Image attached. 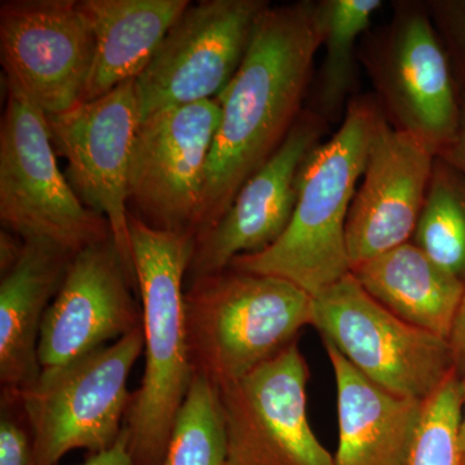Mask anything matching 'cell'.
Masks as SVG:
<instances>
[{
    "label": "cell",
    "instance_id": "1",
    "mask_svg": "<svg viewBox=\"0 0 465 465\" xmlns=\"http://www.w3.org/2000/svg\"><path fill=\"white\" fill-rule=\"evenodd\" d=\"M321 50L316 0L272 5L240 69L219 94L195 238L225 215L244 183L280 149L304 110Z\"/></svg>",
    "mask_w": 465,
    "mask_h": 465
},
{
    "label": "cell",
    "instance_id": "2",
    "mask_svg": "<svg viewBox=\"0 0 465 465\" xmlns=\"http://www.w3.org/2000/svg\"><path fill=\"white\" fill-rule=\"evenodd\" d=\"M381 116L372 94L353 97L338 131L305 159L286 231L268 249L237 256L228 268L281 278L312 298L351 273L349 210Z\"/></svg>",
    "mask_w": 465,
    "mask_h": 465
},
{
    "label": "cell",
    "instance_id": "3",
    "mask_svg": "<svg viewBox=\"0 0 465 465\" xmlns=\"http://www.w3.org/2000/svg\"><path fill=\"white\" fill-rule=\"evenodd\" d=\"M130 237L142 298L145 372L124 428L134 465H162L195 374L183 291L195 237L154 228L133 213Z\"/></svg>",
    "mask_w": 465,
    "mask_h": 465
},
{
    "label": "cell",
    "instance_id": "4",
    "mask_svg": "<svg viewBox=\"0 0 465 465\" xmlns=\"http://www.w3.org/2000/svg\"><path fill=\"white\" fill-rule=\"evenodd\" d=\"M185 312L193 366L220 385L295 342L312 326L313 298L281 278L226 268L189 281Z\"/></svg>",
    "mask_w": 465,
    "mask_h": 465
},
{
    "label": "cell",
    "instance_id": "5",
    "mask_svg": "<svg viewBox=\"0 0 465 465\" xmlns=\"http://www.w3.org/2000/svg\"><path fill=\"white\" fill-rule=\"evenodd\" d=\"M143 351L142 326L85 356L42 369L23 390L3 391L25 415L34 465H57L73 450L94 455L114 445L133 401L128 376Z\"/></svg>",
    "mask_w": 465,
    "mask_h": 465
},
{
    "label": "cell",
    "instance_id": "6",
    "mask_svg": "<svg viewBox=\"0 0 465 465\" xmlns=\"http://www.w3.org/2000/svg\"><path fill=\"white\" fill-rule=\"evenodd\" d=\"M387 23L358 47L385 121L423 140L439 155L454 139L461 94L424 0H394Z\"/></svg>",
    "mask_w": 465,
    "mask_h": 465
},
{
    "label": "cell",
    "instance_id": "7",
    "mask_svg": "<svg viewBox=\"0 0 465 465\" xmlns=\"http://www.w3.org/2000/svg\"><path fill=\"white\" fill-rule=\"evenodd\" d=\"M0 127V220L21 240H45L69 252L112 238L105 217L85 206L57 166L47 115L5 78Z\"/></svg>",
    "mask_w": 465,
    "mask_h": 465
},
{
    "label": "cell",
    "instance_id": "8",
    "mask_svg": "<svg viewBox=\"0 0 465 465\" xmlns=\"http://www.w3.org/2000/svg\"><path fill=\"white\" fill-rule=\"evenodd\" d=\"M312 326L361 374L397 396L425 402L459 371L448 339L391 313L351 273L313 298Z\"/></svg>",
    "mask_w": 465,
    "mask_h": 465
},
{
    "label": "cell",
    "instance_id": "9",
    "mask_svg": "<svg viewBox=\"0 0 465 465\" xmlns=\"http://www.w3.org/2000/svg\"><path fill=\"white\" fill-rule=\"evenodd\" d=\"M268 0H202L189 5L137 76L142 121L154 113L213 100L246 56Z\"/></svg>",
    "mask_w": 465,
    "mask_h": 465
},
{
    "label": "cell",
    "instance_id": "10",
    "mask_svg": "<svg viewBox=\"0 0 465 465\" xmlns=\"http://www.w3.org/2000/svg\"><path fill=\"white\" fill-rule=\"evenodd\" d=\"M307 361L292 342L249 374L219 385L228 465H333L308 418Z\"/></svg>",
    "mask_w": 465,
    "mask_h": 465
},
{
    "label": "cell",
    "instance_id": "11",
    "mask_svg": "<svg viewBox=\"0 0 465 465\" xmlns=\"http://www.w3.org/2000/svg\"><path fill=\"white\" fill-rule=\"evenodd\" d=\"M136 79L99 99L47 115L52 143L67 159V179L78 197L105 217L113 241L131 273L130 173L137 131L142 124Z\"/></svg>",
    "mask_w": 465,
    "mask_h": 465
},
{
    "label": "cell",
    "instance_id": "12",
    "mask_svg": "<svg viewBox=\"0 0 465 465\" xmlns=\"http://www.w3.org/2000/svg\"><path fill=\"white\" fill-rule=\"evenodd\" d=\"M94 30L81 0H5L0 5V57L45 115L84 101L94 63Z\"/></svg>",
    "mask_w": 465,
    "mask_h": 465
},
{
    "label": "cell",
    "instance_id": "13",
    "mask_svg": "<svg viewBox=\"0 0 465 465\" xmlns=\"http://www.w3.org/2000/svg\"><path fill=\"white\" fill-rule=\"evenodd\" d=\"M219 119L220 103L213 99L164 109L142 121L130 173V201L142 213L140 219L195 237Z\"/></svg>",
    "mask_w": 465,
    "mask_h": 465
},
{
    "label": "cell",
    "instance_id": "14",
    "mask_svg": "<svg viewBox=\"0 0 465 465\" xmlns=\"http://www.w3.org/2000/svg\"><path fill=\"white\" fill-rule=\"evenodd\" d=\"M136 286L113 238L76 253L43 320L42 369L85 356L142 327L143 308L133 293Z\"/></svg>",
    "mask_w": 465,
    "mask_h": 465
},
{
    "label": "cell",
    "instance_id": "15",
    "mask_svg": "<svg viewBox=\"0 0 465 465\" xmlns=\"http://www.w3.org/2000/svg\"><path fill=\"white\" fill-rule=\"evenodd\" d=\"M330 124L305 108L280 149L244 183L225 215L195 238L188 281L224 271L237 256L271 247L289 225L300 170Z\"/></svg>",
    "mask_w": 465,
    "mask_h": 465
},
{
    "label": "cell",
    "instance_id": "16",
    "mask_svg": "<svg viewBox=\"0 0 465 465\" xmlns=\"http://www.w3.org/2000/svg\"><path fill=\"white\" fill-rule=\"evenodd\" d=\"M436 152L381 116L349 210L351 271L411 241L432 177Z\"/></svg>",
    "mask_w": 465,
    "mask_h": 465
},
{
    "label": "cell",
    "instance_id": "17",
    "mask_svg": "<svg viewBox=\"0 0 465 465\" xmlns=\"http://www.w3.org/2000/svg\"><path fill=\"white\" fill-rule=\"evenodd\" d=\"M338 390L339 448L333 465H409L424 402L397 396L361 374L324 341Z\"/></svg>",
    "mask_w": 465,
    "mask_h": 465
},
{
    "label": "cell",
    "instance_id": "18",
    "mask_svg": "<svg viewBox=\"0 0 465 465\" xmlns=\"http://www.w3.org/2000/svg\"><path fill=\"white\" fill-rule=\"evenodd\" d=\"M74 253L45 240L24 241L16 265L0 282V381L18 391L42 371L38 357L43 320L63 286Z\"/></svg>",
    "mask_w": 465,
    "mask_h": 465
},
{
    "label": "cell",
    "instance_id": "19",
    "mask_svg": "<svg viewBox=\"0 0 465 465\" xmlns=\"http://www.w3.org/2000/svg\"><path fill=\"white\" fill-rule=\"evenodd\" d=\"M189 5V0H81L96 41L82 103L142 74Z\"/></svg>",
    "mask_w": 465,
    "mask_h": 465
},
{
    "label": "cell",
    "instance_id": "20",
    "mask_svg": "<svg viewBox=\"0 0 465 465\" xmlns=\"http://www.w3.org/2000/svg\"><path fill=\"white\" fill-rule=\"evenodd\" d=\"M351 273L391 313L449 341L465 283L411 241L354 266Z\"/></svg>",
    "mask_w": 465,
    "mask_h": 465
},
{
    "label": "cell",
    "instance_id": "21",
    "mask_svg": "<svg viewBox=\"0 0 465 465\" xmlns=\"http://www.w3.org/2000/svg\"><path fill=\"white\" fill-rule=\"evenodd\" d=\"M382 5L381 0L317 2L323 57L307 108L330 125L341 124L349 103L357 96L358 47Z\"/></svg>",
    "mask_w": 465,
    "mask_h": 465
},
{
    "label": "cell",
    "instance_id": "22",
    "mask_svg": "<svg viewBox=\"0 0 465 465\" xmlns=\"http://www.w3.org/2000/svg\"><path fill=\"white\" fill-rule=\"evenodd\" d=\"M411 242L465 283V174L439 155Z\"/></svg>",
    "mask_w": 465,
    "mask_h": 465
},
{
    "label": "cell",
    "instance_id": "23",
    "mask_svg": "<svg viewBox=\"0 0 465 465\" xmlns=\"http://www.w3.org/2000/svg\"><path fill=\"white\" fill-rule=\"evenodd\" d=\"M162 465H228V440L219 385L195 371L174 419Z\"/></svg>",
    "mask_w": 465,
    "mask_h": 465
},
{
    "label": "cell",
    "instance_id": "24",
    "mask_svg": "<svg viewBox=\"0 0 465 465\" xmlns=\"http://www.w3.org/2000/svg\"><path fill=\"white\" fill-rule=\"evenodd\" d=\"M461 406V375L455 371L424 402L409 465H460L458 434Z\"/></svg>",
    "mask_w": 465,
    "mask_h": 465
},
{
    "label": "cell",
    "instance_id": "25",
    "mask_svg": "<svg viewBox=\"0 0 465 465\" xmlns=\"http://www.w3.org/2000/svg\"><path fill=\"white\" fill-rule=\"evenodd\" d=\"M465 96V0H424Z\"/></svg>",
    "mask_w": 465,
    "mask_h": 465
},
{
    "label": "cell",
    "instance_id": "26",
    "mask_svg": "<svg viewBox=\"0 0 465 465\" xmlns=\"http://www.w3.org/2000/svg\"><path fill=\"white\" fill-rule=\"evenodd\" d=\"M5 405V403H3ZM0 418V465H34L32 434L2 406Z\"/></svg>",
    "mask_w": 465,
    "mask_h": 465
},
{
    "label": "cell",
    "instance_id": "27",
    "mask_svg": "<svg viewBox=\"0 0 465 465\" xmlns=\"http://www.w3.org/2000/svg\"><path fill=\"white\" fill-rule=\"evenodd\" d=\"M439 157L448 162L465 174V96H461L460 118L457 134L445 149L440 150Z\"/></svg>",
    "mask_w": 465,
    "mask_h": 465
},
{
    "label": "cell",
    "instance_id": "28",
    "mask_svg": "<svg viewBox=\"0 0 465 465\" xmlns=\"http://www.w3.org/2000/svg\"><path fill=\"white\" fill-rule=\"evenodd\" d=\"M81 465H134L130 448H128V434L125 428L112 448L99 452V454L91 455Z\"/></svg>",
    "mask_w": 465,
    "mask_h": 465
},
{
    "label": "cell",
    "instance_id": "29",
    "mask_svg": "<svg viewBox=\"0 0 465 465\" xmlns=\"http://www.w3.org/2000/svg\"><path fill=\"white\" fill-rule=\"evenodd\" d=\"M24 240L8 231L0 232V273L7 274L20 259Z\"/></svg>",
    "mask_w": 465,
    "mask_h": 465
},
{
    "label": "cell",
    "instance_id": "30",
    "mask_svg": "<svg viewBox=\"0 0 465 465\" xmlns=\"http://www.w3.org/2000/svg\"><path fill=\"white\" fill-rule=\"evenodd\" d=\"M449 342L451 345L452 353L460 375L465 371V296L461 302L460 307L452 323L451 332H450Z\"/></svg>",
    "mask_w": 465,
    "mask_h": 465
},
{
    "label": "cell",
    "instance_id": "31",
    "mask_svg": "<svg viewBox=\"0 0 465 465\" xmlns=\"http://www.w3.org/2000/svg\"><path fill=\"white\" fill-rule=\"evenodd\" d=\"M461 388H463V406H461L460 424H459L458 446L460 465H465V371L461 375Z\"/></svg>",
    "mask_w": 465,
    "mask_h": 465
}]
</instances>
